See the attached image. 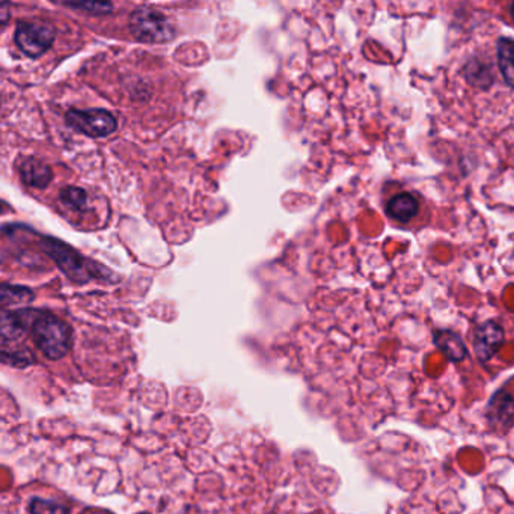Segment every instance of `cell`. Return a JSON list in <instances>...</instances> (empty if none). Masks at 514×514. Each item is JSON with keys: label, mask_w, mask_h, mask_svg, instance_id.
<instances>
[{"label": "cell", "mask_w": 514, "mask_h": 514, "mask_svg": "<svg viewBox=\"0 0 514 514\" xmlns=\"http://www.w3.org/2000/svg\"><path fill=\"white\" fill-rule=\"evenodd\" d=\"M504 329L495 320L481 323L474 332V350L479 361L487 362L498 354L499 348L504 344Z\"/></svg>", "instance_id": "cell-6"}, {"label": "cell", "mask_w": 514, "mask_h": 514, "mask_svg": "<svg viewBox=\"0 0 514 514\" xmlns=\"http://www.w3.org/2000/svg\"><path fill=\"white\" fill-rule=\"evenodd\" d=\"M21 180L27 186L36 187V189H44L49 186V183L53 178L51 167L44 161L36 159V157H26L23 159L19 167Z\"/></svg>", "instance_id": "cell-9"}, {"label": "cell", "mask_w": 514, "mask_h": 514, "mask_svg": "<svg viewBox=\"0 0 514 514\" xmlns=\"http://www.w3.org/2000/svg\"><path fill=\"white\" fill-rule=\"evenodd\" d=\"M434 344L453 362L463 361L466 358V354H468L463 339L453 331H438V332H434Z\"/></svg>", "instance_id": "cell-11"}, {"label": "cell", "mask_w": 514, "mask_h": 514, "mask_svg": "<svg viewBox=\"0 0 514 514\" xmlns=\"http://www.w3.org/2000/svg\"><path fill=\"white\" fill-rule=\"evenodd\" d=\"M32 300H34V292L29 288L4 284V287H2V305L4 308L32 302Z\"/></svg>", "instance_id": "cell-13"}, {"label": "cell", "mask_w": 514, "mask_h": 514, "mask_svg": "<svg viewBox=\"0 0 514 514\" xmlns=\"http://www.w3.org/2000/svg\"><path fill=\"white\" fill-rule=\"evenodd\" d=\"M509 14H510V17H511V20L514 21V2H513V4H510Z\"/></svg>", "instance_id": "cell-19"}, {"label": "cell", "mask_w": 514, "mask_h": 514, "mask_svg": "<svg viewBox=\"0 0 514 514\" xmlns=\"http://www.w3.org/2000/svg\"><path fill=\"white\" fill-rule=\"evenodd\" d=\"M29 511L31 514H70L66 505L41 498L32 499Z\"/></svg>", "instance_id": "cell-16"}, {"label": "cell", "mask_w": 514, "mask_h": 514, "mask_svg": "<svg viewBox=\"0 0 514 514\" xmlns=\"http://www.w3.org/2000/svg\"><path fill=\"white\" fill-rule=\"evenodd\" d=\"M86 192L81 187L68 186L61 191V201L64 206L74 210V212H83L86 207Z\"/></svg>", "instance_id": "cell-15"}, {"label": "cell", "mask_w": 514, "mask_h": 514, "mask_svg": "<svg viewBox=\"0 0 514 514\" xmlns=\"http://www.w3.org/2000/svg\"><path fill=\"white\" fill-rule=\"evenodd\" d=\"M463 76L469 85L475 86L479 90H489L494 83V74L487 62L481 61L479 58H471L463 66Z\"/></svg>", "instance_id": "cell-12"}, {"label": "cell", "mask_w": 514, "mask_h": 514, "mask_svg": "<svg viewBox=\"0 0 514 514\" xmlns=\"http://www.w3.org/2000/svg\"><path fill=\"white\" fill-rule=\"evenodd\" d=\"M8 6H10V4H6V2L4 4V5H2V16H4V20H2V23H5L6 17H8V11H6Z\"/></svg>", "instance_id": "cell-18"}, {"label": "cell", "mask_w": 514, "mask_h": 514, "mask_svg": "<svg viewBox=\"0 0 514 514\" xmlns=\"http://www.w3.org/2000/svg\"><path fill=\"white\" fill-rule=\"evenodd\" d=\"M55 29L44 21H19L16 44L29 58H40L55 43Z\"/></svg>", "instance_id": "cell-4"}, {"label": "cell", "mask_w": 514, "mask_h": 514, "mask_svg": "<svg viewBox=\"0 0 514 514\" xmlns=\"http://www.w3.org/2000/svg\"><path fill=\"white\" fill-rule=\"evenodd\" d=\"M41 246L44 253L58 264V268L66 273L74 283H90L92 279L101 277V272H105L100 268V264L90 261L88 258L82 257L79 253L66 246V243L55 240V238H44Z\"/></svg>", "instance_id": "cell-2"}, {"label": "cell", "mask_w": 514, "mask_h": 514, "mask_svg": "<svg viewBox=\"0 0 514 514\" xmlns=\"http://www.w3.org/2000/svg\"><path fill=\"white\" fill-rule=\"evenodd\" d=\"M419 208H421V204L414 193L399 192L389 198L385 206V212L393 222L408 225L418 216Z\"/></svg>", "instance_id": "cell-8"}, {"label": "cell", "mask_w": 514, "mask_h": 514, "mask_svg": "<svg viewBox=\"0 0 514 514\" xmlns=\"http://www.w3.org/2000/svg\"><path fill=\"white\" fill-rule=\"evenodd\" d=\"M40 311L35 309H19V311H4L2 314V344L14 343L25 337L32 329Z\"/></svg>", "instance_id": "cell-7"}, {"label": "cell", "mask_w": 514, "mask_h": 514, "mask_svg": "<svg viewBox=\"0 0 514 514\" xmlns=\"http://www.w3.org/2000/svg\"><path fill=\"white\" fill-rule=\"evenodd\" d=\"M496 62L505 85L514 90V40L501 36L496 41Z\"/></svg>", "instance_id": "cell-10"}, {"label": "cell", "mask_w": 514, "mask_h": 514, "mask_svg": "<svg viewBox=\"0 0 514 514\" xmlns=\"http://www.w3.org/2000/svg\"><path fill=\"white\" fill-rule=\"evenodd\" d=\"M31 331L36 347L46 358L58 361L70 352L73 341L70 326L53 314L40 313Z\"/></svg>", "instance_id": "cell-1"}, {"label": "cell", "mask_w": 514, "mask_h": 514, "mask_svg": "<svg viewBox=\"0 0 514 514\" xmlns=\"http://www.w3.org/2000/svg\"><path fill=\"white\" fill-rule=\"evenodd\" d=\"M130 31L141 43L161 44L175 36V27L160 11L152 8H139L131 12Z\"/></svg>", "instance_id": "cell-3"}, {"label": "cell", "mask_w": 514, "mask_h": 514, "mask_svg": "<svg viewBox=\"0 0 514 514\" xmlns=\"http://www.w3.org/2000/svg\"><path fill=\"white\" fill-rule=\"evenodd\" d=\"M64 5L68 6V8H73V10L85 11V12H90V14H97V16H103V14H109L113 6L107 2H79V4H74V2H66Z\"/></svg>", "instance_id": "cell-17"}, {"label": "cell", "mask_w": 514, "mask_h": 514, "mask_svg": "<svg viewBox=\"0 0 514 514\" xmlns=\"http://www.w3.org/2000/svg\"><path fill=\"white\" fill-rule=\"evenodd\" d=\"M2 361L12 365V367H19V369H25L27 365H32L35 362L34 354L27 350V348H4L2 350Z\"/></svg>", "instance_id": "cell-14"}, {"label": "cell", "mask_w": 514, "mask_h": 514, "mask_svg": "<svg viewBox=\"0 0 514 514\" xmlns=\"http://www.w3.org/2000/svg\"><path fill=\"white\" fill-rule=\"evenodd\" d=\"M66 122L74 130L81 131L86 136L106 137L116 130L115 116L103 109L91 111H73L66 113Z\"/></svg>", "instance_id": "cell-5"}]
</instances>
